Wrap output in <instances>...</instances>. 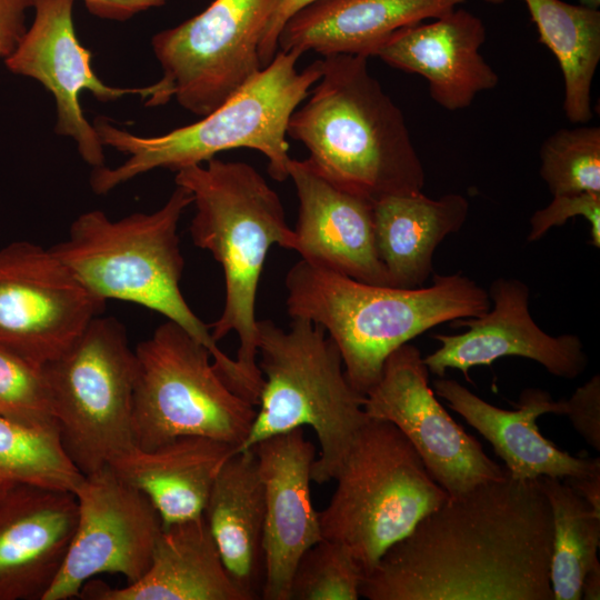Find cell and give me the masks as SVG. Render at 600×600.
Masks as SVG:
<instances>
[{
  "mask_svg": "<svg viewBox=\"0 0 600 600\" xmlns=\"http://www.w3.org/2000/svg\"><path fill=\"white\" fill-rule=\"evenodd\" d=\"M302 54L278 51L273 60L227 101L201 120L162 136L140 137L99 117L93 127L103 146L129 156L116 168H94L92 190L104 194L126 181L158 168L179 171L201 164L219 152L247 148L268 159L277 181L289 178L288 122L322 74V60L297 70Z\"/></svg>",
  "mask_w": 600,
  "mask_h": 600,
  "instance_id": "cell-5",
  "label": "cell"
},
{
  "mask_svg": "<svg viewBox=\"0 0 600 600\" xmlns=\"http://www.w3.org/2000/svg\"><path fill=\"white\" fill-rule=\"evenodd\" d=\"M468 212L469 202L459 193L431 199L417 192L376 201V248L390 287H422L432 273L437 247L447 236L462 228Z\"/></svg>",
  "mask_w": 600,
  "mask_h": 600,
  "instance_id": "cell-26",
  "label": "cell"
},
{
  "mask_svg": "<svg viewBox=\"0 0 600 600\" xmlns=\"http://www.w3.org/2000/svg\"><path fill=\"white\" fill-rule=\"evenodd\" d=\"M540 176L553 196L600 192V128H562L540 148Z\"/></svg>",
  "mask_w": 600,
  "mask_h": 600,
  "instance_id": "cell-30",
  "label": "cell"
},
{
  "mask_svg": "<svg viewBox=\"0 0 600 600\" xmlns=\"http://www.w3.org/2000/svg\"><path fill=\"white\" fill-rule=\"evenodd\" d=\"M432 387L437 396L491 443L512 478L566 479L600 472L599 458L571 456L540 432L537 424L540 416L562 412L561 400L554 401L549 392L524 389L517 409L506 410L484 401L452 379L442 377L434 380Z\"/></svg>",
  "mask_w": 600,
  "mask_h": 600,
  "instance_id": "cell-21",
  "label": "cell"
},
{
  "mask_svg": "<svg viewBox=\"0 0 600 600\" xmlns=\"http://www.w3.org/2000/svg\"><path fill=\"white\" fill-rule=\"evenodd\" d=\"M277 0H213L189 20L158 32L152 49L162 77L148 86L146 106L172 98L204 117L261 69L259 46Z\"/></svg>",
  "mask_w": 600,
  "mask_h": 600,
  "instance_id": "cell-11",
  "label": "cell"
},
{
  "mask_svg": "<svg viewBox=\"0 0 600 600\" xmlns=\"http://www.w3.org/2000/svg\"><path fill=\"white\" fill-rule=\"evenodd\" d=\"M74 0H31L34 19L14 52L4 60L16 74L32 78L56 101V132L72 138L82 159L93 168L104 166L103 144L86 119L79 94L88 90L101 102L126 94L147 97L148 88H116L106 84L92 69L91 52L79 42L73 20Z\"/></svg>",
  "mask_w": 600,
  "mask_h": 600,
  "instance_id": "cell-15",
  "label": "cell"
},
{
  "mask_svg": "<svg viewBox=\"0 0 600 600\" xmlns=\"http://www.w3.org/2000/svg\"><path fill=\"white\" fill-rule=\"evenodd\" d=\"M561 416H567L576 431L594 450H600V377L594 374L577 388L569 399H562Z\"/></svg>",
  "mask_w": 600,
  "mask_h": 600,
  "instance_id": "cell-34",
  "label": "cell"
},
{
  "mask_svg": "<svg viewBox=\"0 0 600 600\" xmlns=\"http://www.w3.org/2000/svg\"><path fill=\"white\" fill-rule=\"evenodd\" d=\"M237 451L223 441L186 436L152 450L133 446L109 466L151 501L167 527L203 516L221 467Z\"/></svg>",
  "mask_w": 600,
  "mask_h": 600,
  "instance_id": "cell-24",
  "label": "cell"
},
{
  "mask_svg": "<svg viewBox=\"0 0 600 600\" xmlns=\"http://www.w3.org/2000/svg\"><path fill=\"white\" fill-rule=\"evenodd\" d=\"M319 0H277L259 46V59L267 67L278 52V38L286 22L304 7Z\"/></svg>",
  "mask_w": 600,
  "mask_h": 600,
  "instance_id": "cell-36",
  "label": "cell"
},
{
  "mask_svg": "<svg viewBox=\"0 0 600 600\" xmlns=\"http://www.w3.org/2000/svg\"><path fill=\"white\" fill-rule=\"evenodd\" d=\"M204 520L222 562L248 600L263 583L264 487L252 448L231 454L210 490Z\"/></svg>",
  "mask_w": 600,
  "mask_h": 600,
  "instance_id": "cell-25",
  "label": "cell"
},
{
  "mask_svg": "<svg viewBox=\"0 0 600 600\" xmlns=\"http://www.w3.org/2000/svg\"><path fill=\"white\" fill-rule=\"evenodd\" d=\"M0 416L28 428L57 430L42 368L3 348H0Z\"/></svg>",
  "mask_w": 600,
  "mask_h": 600,
  "instance_id": "cell-32",
  "label": "cell"
},
{
  "mask_svg": "<svg viewBox=\"0 0 600 600\" xmlns=\"http://www.w3.org/2000/svg\"><path fill=\"white\" fill-rule=\"evenodd\" d=\"M77 520L72 491L23 483L0 489V600H43Z\"/></svg>",
  "mask_w": 600,
  "mask_h": 600,
  "instance_id": "cell-18",
  "label": "cell"
},
{
  "mask_svg": "<svg viewBox=\"0 0 600 600\" xmlns=\"http://www.w3.org/2000/svg\"><path fill=\"white\" fill-rule=\"evenodd\" d=\"M257 331L263 384L259 409L239 450L310 427L320 444L311 479L329 482L370 419L363 408L366 396L349 382L341 353L320 324L297 317L284 330L266 319L257 321Z\"/></svg>",
  "mask_w": 600,
  "mask_h": 600,
  "instance_id": "cell-7",
  "label": "cell"
},
{
  "mask_svg": "<svg viewBox=\"0 0 600 600\" xmlns=\"http://www.w3.org/2000/svg\"><path fill=\"white\" fill-rule=\"evenodd\" d=\"M31 0H0V58L6 60L17 49L27 31L26 14Z\"/></svg>",
  "mask_w": 600,
  "mask_h": 600,
  "instance_id": "cell-35",
  "label": "cell"
},
{
  "mask_svg": "<svg viewBox=\"0 0 600 600\" xmlns=\"http://www.w3.org/2000/svg\"><path fill=\"white\" fill-rule=\"evenodd\" d=\"M539 40L558 60L564 81L563 110L571 123L592 118L591 84L600 61V11L562 0H522Z\"/></svg>",
  "mask_w": 600,
  "mask_h": 600,
  "instance_id": "cell-27",
  "label": "cell"
},
{
  "mask_svg": "<svg viewBox=\"0 0 600 600\" xmlns=\"http://www.w3.org/2000/svg\"><path fill=\"white\" fill-rule=\"evenodd\" d=\"M192 201V193L177 186L152 213L111 220L103 211H87L72 222L68 238L50 250L98 298L140 304L182 327L209 349L227 384L246 397L252 391L250 382L236 360L218 347L179 287L184 260L178 223Z\"/></svg>",
  "mask_w": 600,
  "mask_h": 600,
  "instance_id": "cell-4",
  "label": "cell"
},
{
  "mask_svg": "<svg viewBox=\"0 0 600 600\" xmlns=\"http://www.w3.org/2000/svg\"><path fill=\"white\" fill-rule=\"evenodd\" d=\"M41 368L62 448L83 476L134 446L137 359L116 318L96 317Z\"/></svg>",
  "mask_w": 600,
  "mask_h": 600,
  "instance_id": "cell-10",
  "label": "cell"
},
{
  "mask_svg": "<svg viewBox=\"0 0 600 600\" xmlns=\"http://www.w3.org/2000/svg\"><path fill=\"white\" fill-rule=\"evenodd\" d=\"M464 1L319 0L286 22L278 38V51L374 57L396 31L440 18Z\"/></svg>",
  "mask_w": 600,
  "mask_h": 600,
  "instance_id": "cell-22",
  "label": "cell"
},
{
  "mask_svg": "<svg viewBox=\"0 0 600 600\" xmlns=\"http://www.w3.org/2000/svg\"><path fill=\"white\" fill-rule=\"evenodd\" d=\"M284 283L290 317L326 330L349 382L362 394L400 346L439 323L480 317L491 308L488 291L460 273L434 274L429 287L401 289L360 282L301 259Z\"/></svg>",
  "mask_w": 600,
  "mask_h": 600,
  "instance_id": "cell-3",
  "label": "cell"
},
{
  "mask_svg": "<svg viewBox=\"0 0 600 600\" xmlns=\"http://www.w3.org/2000/svg\"><path fill=\"white\" fill-rule=\"evenodd\" d=\"M168 0H83L90 13L114 21H126L134 14L161 7Z\"/></svg>",
  "mask_w": 600,
  "mask_h": 600,
  "instance_id": "cell-37",
  "label": "cell"
},
{
  "mask_svg": "<svg viewBox=\"0 0 600 600\" xmlns=\"http://www.w3.org/2000/svg\"><path fill=\"white\" fill-rule=\"evenodd\" d=\"M493 307L476 318L458 319L453 326L468 327L460 334H436L441 346L423 358L429 372L444 377L448 369L460 370L468 381L469 370L490 366L502 357L533 360L559 378L583 373L588 359L576 334L551 336L529 312V288L518 279H496L489 289Z\"/></svg>",
  "mask_w": 600,
  "mask_h": 600,
  "instance_id": "cell-16",
  "label": "cell"
},
{
  "mask_svg": "<svg viewBox=\"0 0 600 600\" xmlns=\"http://www.w3.org/2000/svg\"><path fill=\"white\" fill-rule=\"evenodd\" d=\"M288 172L299 201L293 250L301 259L360 282L390 287L376 248L373 202L334 186L307 159H291Z\"/></svg>",
  "mask_w": 600,
  "mask_h": 600,
  "instance_id": "cell-19",
  "label": "cell"
},
{
  "mask_svg": "<svg viewBox=\"0 0 600 600\" xmlns=\"http://www.w3.org/2000/svg\"><path fill=\"white\" fill-rule=\"evenodd\" d=\"M580 4L589 7V8L598 9L600 6V0H580Z\"/></svg>",
  "mask_w": 600,
  "mask_h": 600,
  "instance_id": "cell-40",
  "label": "cell"
},
{
  "mask_svg": "<svg viewBox=\"0 0 600 600\" xmlns=\"http://www.w3.org/2000/svg\"><path fill=\"white\" fill-rule=\"evenodd\" d=\"M177 171L196 207L190 224L193 243L212 253L224 274L226 298L220 317L209 327L216 342L230 332L239 338L236 362L260 397L256 299L259 279L272 244L293 250L277 192L251 164L212 158Z\"/></svg>",
  "mask_w": 600,
  "mask_h": 600,
  "instance_id": "cell-6",
  "label": "cell"
},
{
  "mask_svg": "<svg viewBox=\"0 0 600 600\" xmlns=\"http://www.w3.org/2000/svg\"><path fill=\"white\" fill-rule=\"evenodd\" d=\"M73 493L77 526L43 600L79 597L86 582L100 573L122 574L128 583L139 580L163 528L151 501L109 464L83 476Z\"/></svg>",
  "mask_w": 600,
  "mask_h": 600,
  "instance_id": "cell-14",
  "label": "cell"
},
{
  "mask_svg": "<svg viewBox=\"0 0 600 600\" xmlns=\"http://www.w3.org/2000/svg\"><path fill=\"white\" fill-rule=\"evenodd\" d=\"M578 216L589 221L592 244L600 248V192L553 196V200L546 208L532 214L528 241L539 240L550 228L561 226L569 218Z\"/></svg>",
  "mask_w": 600,
  "mask_h": 600,
  "instance_id": "cell-33",
  "label": "cell"
},
{
  "mask_svg": "<svg viewBox=\"0 0 600 600\" xmlns=\"http://www.w3.org/2000/svg\"><path fill=\"white\" fill-rule=\"evenodd\" d=\"M484 41L481 19L466 9H454L432 22L396 31L374 57L424 78L433 101L456 111L469 107L478 93L499 82L480 53Z\"/></svg>",
  "mask_w": 600,
  "mask_h": 600,
  "instance_id": "cell-20",
  "label": "cell"
},
{
  "mask_svg": "<svg viewBox=\"0 0 600 600\" xmlns=\"http://www.w3.org/2000/svg\"><path fill=\"white\" fill-rule=\"evenodd\" d=\"M553 524L539 479L508 471L449 497L364 574L369 600H553Z\"/></svg>",
  "mask_w": 600,
  "mask_h": 600,
  "instance_id": "cell-1",
  "label": "cell"
},
{
  "mask_svg": "<svg viewBox=\"0 0 600 600\" xmlns=\"http://www.w3.org/2000/svg\"><path fill=\"white\" fill-rule=\"evenodd\" d=\"M334 480L319 512L322 538L347 546L364 574L449 498L406 436L380 419L360 428Z\"/></svg>",
  "mask_w": 600,
  "mask_h": 600,
  "instance_id": "cell-8",
  "label": "cell"
},
{
  "mask_svg": "<svg viewBox=\"0 0 600 600\" xmlns=\"http://www.w3.org/2000/svg\"><path fill=\"white\" fill-rule=\"evenodd\" d=\"M363 577L347 546L322 538L298 561L289 600H357Z\"/></svg>",
  "mask_w": 600,
  "mask_h": 600,
  "instance_id": "cell-31",
  "label": "cell"
},
{
  "mask_svg": "<svg viewBox=\"0 0 600 600\" xmlns=\"http://www.w3.org/2000/svg\"><path fill=\"white\" fill-rule=\"evenodd\" d=\"M322 74L291 114L287 136L334 186L376 202L421 192L426 173L400 108L369 72L368 58L326 56Z\"/></svg>",
  "mask_w": 600,
  "mask_h": 600,
  "instance_id": "cell-2",
  "label": "cell"
},
{
  "mask_svg": "<svg viewBox=\"0 0 600 600\" xmlns=\"http://www.w3.org/2000/svg\"><path fill=\"white\" fill-rule=\"evenodd\" d=\"M488 3H491V4H501L503 3L506 0H483Z\"/></svg>",
  "mask_w": 600,
  "mask_h": 600,
  "instance_id": "cell-41",
  "label": "cell"
},
{
  "mask_svg": "<svg viewBox=\"0 0 600 600\" xmlns=\"http://www.w3.org/2000/svg\"><path fill=\"white\" fill-rule=\"evenodd\" d=\"M82 477L57 430L28 428L0 416V489L23 483L73 492Z\"/></svg>",
  "mask_w": 600,
  "mask_h": 600,
  "instance_id": "cell-29",
  "label": "cell"
},
{
  "mask_svg": "<svg viewBox=\"0 0 600 600\" xmlns=\"http://www.w3.org/2000/svg\"><path fill=\"white\" fill-rule=\"evenodd\" d=\"M264 487L263 583L266 600H289L291 579L307 549L322 539L310 483L316 448L303 428L251 447Z\"/></svg>",
  "mask_w": 600,
  "mask_h": 600,
  "instance_id": "cell-17",
  "label": "cell"
},
{
  "mask_svg": "<svg viewBox=\"0 0 600 600\" xmlns=\"http://www.w3.org/2000/svg\"><path fill=\"white\" fill-rule=\"evenodd\" d=\"M134 353V446L152 450L179 437L201 436L239 451L257 409L226 383L206 346L168 320Z\"/></svg>",
  "mask_w": 600,
  "mask_h": 600,
  "instance_id": "cell-9",
  "label": "cell"
},
{
  "mask_svg": "<svg viewBox=\"0 0 600 600\" xmlns=\"http://www.w3.org/2000/svg\"><path fill=\"white\" fill-rule=\"evenodd\" d=\"M553 524L550 582L553 600H580L581 583L598 561L600 516L562 479L541 477Z\"/></svg>",
  "mask_w": 600,
  "mask_h": 600,
  "instance_id": "cell-28",
  "label": "cell"
},
{
  "mask_svg": "<svg viewBox=\"0 0 600 600\" xmlns=\"http://www.w3.org/2000/svg\"><path fill=\"white\" fill-rule=\"evenodd\" d=\"M581 599H600V563L596 561L586 572L581 583Z\"/></svg>",
  "mask_w": 600,
  "mask_h": 600,
  "instance_id": "cell-39",
  "label": "cell"
},
{
  "mask_svg": "<svg viewBox=\"0 0 600 600\" xmlns=\"http://www.w3.org/2000/svg\"><path fill=\"white\" fill-rule=\"evenodd\" d=\"M104 306L50 249L28 241L0 249V348L41 367Z\"/></svg>",
  "mask_w": 600,
  "mask_h": 600,
  "instance_id": "cell-12",
  "label": "cell"
},
{
  "mask_svg": "<svg viewBox=\"0 0 600 600\" xmlns=\"http://www.w3.org/2000/svg\"><path fill=\"white\" fill-rule=\"evenodd\" d=\"M93 600H248L230 578L204 517L163 527L147 572L113 588L89 580L80 596Z\"/></svg>",
  "mask_w": 600,
  "mask_h": 600,
  "instance_id": "cell-23",
  "label": "cell"
},
{
  "mask_svg": "<svg viewBox=\"0 0 600 600\" xmlns=\"http://www.w3.org/2000/svg\"><path fill=\"white\" fill-rule=\"evenodd\" d=\"M364 396L367 416L393 423L449 497L504 476L506 468L489 458L436 398L429 370L414 346L404 343L392 351L379 380Z\"/></svg>",
  "mask_w": 600,
  "mask_h": 600,
  "instance_id": "cell-13",
  "label": "cell"
},
{
  "mask_svg": "<svg viewBox=\"0 0 600 600\" xmlns=\"http://www.w3.org/2000/svg\"><path fill=\"white\" fill-rule=\"evenodd\" d=\"M562 480L600 516V472Z\"/></svg>",
  "mask_w": 600,
  "mask_h": 600,
  "instance_id": "cell-38",
  "label": "cell"
}]
</instances>
